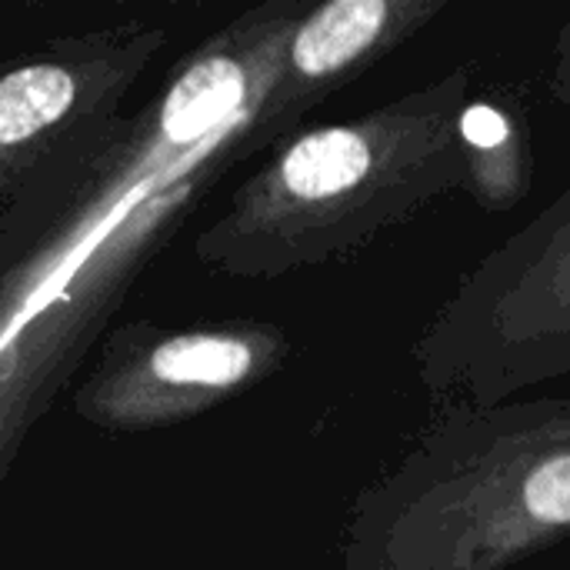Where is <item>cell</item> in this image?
<instances>
[{"instance_id":"1","label":"cell","mask_w":570,"mask_h":570,"mask_svg":"<svg viewBox=\"0 0 570 570\" xmlns=\"http://www.w3.org/2000/svg\"><path fill=\"white\" fill-rule=\"evenodd\" d=\"M570 538V397L444 404L377 488L361 570H508Z\"/></svg>"},{"instance_id":"2","label":"cell","mask_w":570,"mask_h":570,"mask_svg":"<svg viewBox=\"0 0 570 570\" xmlns=\"http://www.w3.org/2000/svg\"><path fill=\"white\" fill-rule=\"evenodd\" d=\"M438 404L514 401L570 374V187L461 274L414 344Z\"/></svg>"},{"instance_id":"3","label":"cell","mask_w":570,"mask_h":570,"mask_svg":"<svg viewBox=\"0 0 570 570\" xmlns=\"http://www.w3.org/2000/svg\"><path fill=\"white\" fill-rule=\"evenodd\" d=\"M448 10V0H331L294 33L291 63L297 80L327 83L347 77L421 33Z\"/></svg>"},{"instance_id":"4","label":"cell","mask_w":570,"mask_h":570,"mask_svg":"<svg viewBox=\"0 0 570 570\" xmlns=\"http://www.w3.org/2000/svg\"><path fill=\"white\" fill-rule=\"evenodd\" d=\"M461 190L484 214L518 210L534 187V134L528 107L504 90L498 97H474L458 120Z\"/></svg>"},{"instance_id":"5","label":"cell","mask_w":570,"mask_h":570,"mask_svg":"<svg viewBox=\"0 0 570 570\" xmlns=\"http://www.w3.org/2000/svg\"><path fill=\"white\" fill-rule=\"evenodd\" d=\"M247 77L240 63L210 57L190 67L167 94L160 127L174 144H190L244 104Z\"/></svg>"},{"instance_id":"6","label":"cell","mask_w":570,"mask_h":570,"mask_svg":"<svg viewBox=\"0 0 570 570\" xmlns=\"http://www.w3.org/2000/svg\"><path fill=\"white\" fill-rule=\"evenodd\" d=\"M73 104V80L60 67H23L0 80V147L50 127Z\"/></svg>"},{"instance_id":"7","label":"cell","mask_w":570,"mask_h":570,"mask_svg":"<svg viewBox=\"0 0 570 570\" xmlns=\"http://www.w3.org/2000/svg\"><path fill=\"white\" fill-rule=\"evenodd\" d=\"M254 354L244 341L234 337H210V334H187L164 341L150 367L167 384H204V387H230L247 377Z\"/></svg>"},{"instance_id":"8","label":"cell","mask_w":570,"mask_h":570,"mask_svg":"<svg viewBox=\"0 0 570 570\" xmlns=\"http://www.w3.org/2000/svg\"><path fill=\"white\" fill-rule=\"evenodd\" d=\"M554 60L548 73V94L558 107H570V13L554 37Z\"/></svg>"}]
</instances>
